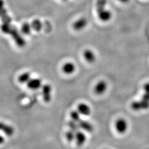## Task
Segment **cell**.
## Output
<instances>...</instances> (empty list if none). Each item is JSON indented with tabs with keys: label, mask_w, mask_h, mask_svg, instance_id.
Segmentation results:
<instances>
[{
	"label": "cell",
	"mask_w": 149,
	"mask_h": 149,
	"mask_svg": "<svg viewBox=\"0 0 149 149\" xmlns=\"http://www.w3.org/2000/svg\"><path fill=\"white\" fill-rule=\"evenodd\" d=\"M5 7V1L4 0H0V11L3 10Z\"/></svg>",
	"instance_id": "7402d4cb"
},
{
	"label": "cell",
	"mask_w": 149,
	"mask_h": 149,
	"mask_svg": "<svg viewBox=\"0 0 149 149\" xmlns=\"http://www.w3.org/2000/svg\"><path fill=\"white\" fill-rule=\"evenodd\" d=\"M120 2H122L123 3H127L130 0H119Z\"/></svg>",
	"instance_id": "cb8c5ba5"
},
{
	"label": "cell",
	"mask_w": 149,
	"mask_h": 149,
	"mask_svg": "<svg viewBox=\"0 0 149 149\" xmlns=\"http://www.w3.org/2000/svg\"><path fill=\"white\" fill-rule=\"evenodd\" d=\"M27 87L32 90H37L42 88V81L39 78L31 79L27 84Z\"/></svg>",
	"instance_id": "52a82bcc"
},
{
	"label": "cell",
	"mask_w": 149,
	"mask_h": 149,
	"mask_svg": "<svg viewBox=\"0 0 149 149\" xmlns=\"http://www.w3.org/2000/svg\"><path fill=\"white\" fill-rule=\"evenodd\" d=\"M84 58L88 63H93L96 61V56L95 53L91 49H86L84 52Z\"/></svg>",
	"instance_id": "4fadbf2b"
},
{
	"label": "cell",
	"mask_w": 149,
	"mask_h": 149,
	"mask_svg": "<svg viewBox=\"0 0 149 149\" xmlns=\"http://www.w3.org/2000/svg\"><path fill=\"white\" fill-rule=\"evenodd\" d=\"M76 66L72 62H66L62 66V71L65 74H71L76 71Z\"/></svg>",
	"instance_id": "7c38bea8"
},
{
	"label": "cell",
	"mask_w": 149,
	"mask_h": 149,
	"mask_svg": "<svg viewBox=\"0 0 149 149\" xmlns=\"http://www.w3.org/2000/svg\"><path fill=\"white\" fill-rule=\"evenodd\" d=\"M32 29L31 24L26 22L23 23L22 26L21 32L23 34L25 35H29L31 32Z\"/></svg>",
	"instance_id": "e0dca14e"
},
{
	"label": "cell",
	"mask_w": 149,
	"mask_h": 149,
	"mask_svg": "<svg viewBox=\"0 0 149 149\" xmlns=\"http://www.w3.org/2000/svg\"><path fill=\"white\" fill-rule=\"evenodd\" d=\"M106 0H98L97 3L98 17L101 21L108 22L112 18V12L105 8Z\"/></svg>",
	"instance_id": "6da1fadb"
},
{
	"label": "cell",
	"mask_w": 149,
	"mask_h": 149,
	"mask_svg": "<svg viewBox=\"0 0 149 149\" xmlns=\"http://www.w3.org/2000/svg\"><path fill=\"white\" fill-rule=\"evenodd\" d=\"M77 111L80 113L81 115L84 116H89L91 114L90 107L85 103H81L78 104Z\"/></svg>",
	"instance_id": "9c48e42d"
},
{
	"label": "cell",
	"mask_w": 149,
	"mask_h": 149,
	"mask_svg": "<svg viewBox=\"0 0 149 149\" xmlns=\"http://www.w3.org/2000/svg\"><path fill=\"white\" fill-rule=\"evenodd\" d=\"M86 140H87L86 135L83 132H81L79 130L76 133L74 140L76 141V145L78 146L81 147L83 146L85 143Z\"/></svg>",
	"instance_id": "8fae6325"
},
{
	"label": "cell",
	"mask_w": 149,
	"mask_h": 149,
	"mask_svg": "<svg viewBox=\"0 0 149 149\" xmlns=\"http://www.w3.org/2000/svg\"><path fill=\"white\" fill-rule=\"evenodd\" d=\"M78 124L80 129H82L84 131L87 133H91L93 131L94 127L93 125L87 120L81 119L78 122Z\"/></svg>",
	"instance_id": "30bf717a"
},
{
	"label": "cell",
	"mask_w": 149,
	"mask_h": 149,
	"mask_svg": "<svg viewBox=\"0 0 149 149\" xmlns=\"http://www.w3.org/2000/svg\"><path fill=\"white\" fill-rule=\"evenodd\" d=\"M115 128L118 133L124 134L128 130V122L124 118H119L115 123Z\"/></svg>",
	"instance_id": "3957f363"
},
{
	"label": "cell",
	"mask_w": 149,
	"mask_h": 149,
	"mask_svg": "<svg viewBox=\"0 0 149 149\" xmlns=\"http://www.w3.org/2000/svg\"><path fill=\"white\" fill-rule=\"evenodd\" d=\"M81 114L80 113L76 111H72L70 113V117L71 118V120H74L76 122H79L81 119L80 117Z\"/></svg>",
	"instance_id": "ffe728a7"
},
{
	"label": "cell",
	"mask_w": 149,
	"mask_h": 149,
	"mask_svg": "<svg viewBox=\"0 0 149 149\" xmlns=\"http://www.w3.org/2000/svg\"><path fill=\"white\" fill-rule=\"evenodd\" d=\"M107 87L108 85L106 81L101 80L96 84L94 88V92L97 95H102L106 92Z\"/></svg>",
	"instance_id": "ba28073f"
},
{
	"label": "cell",
	"mask_w": 149,
	"mask_h": 149,
	"mask_svg": "<svg viewBox=\"0 0 149 149\" xmlns=\"http://www.w3.org/2000/svg\"><path fill=\"white\" fill-rule=\"evenodd\" d=\"M5 142V138L4 137L0 134V145H2Z\"/></svg>",
	"instance_id": "603a6c76"
},
{
	"label": "cell",
	"mask_w": 149,
	"mask_h": 149,
	"mask_svg": "<svg viewBox=\"0 0 149 149\" xmlns=\"http://www.w3.org/2000/svg\"><path fill=\"white\" fill-rule=\"evenodd\" d=\"M143 89L144 94L141 97V100L149 104V82L144 84Z\"/></svg>",
	"instance_id": "9a60e30c"
},
{
	"label": "cell",
	"mask_w": 149,
	"mask_h": 149,
	"mask_svg": "<svg viewBox=\"0 0 149 149\" xmlns=\"http://www.w3.org/2000/svg\"><path fill=\"white\" fill-rule=\"evenodd\" d=\"M68 126L69 127L70 130L76 133L77 131L80 130V128L78 124V123L72 120H71L68 123Z\"/></svg>",
	"instance_id": "d6986e66"
},
{
	"label": "cell",
	"mask_w": 149,
	"mask_h": 149,
	"mask_svg": "<svg viewBox=\"0 0 149 149\" xmlns=\"http://www.w3.org/2000/svg\"><path fill=\"white\" fill-rule=\"evenodd\" d=\"M12 29L13 27H11L10 23H3L1 27L2 32L5 34H10Z\"/></svg>",
	"instance_id": "ac0fdd59"
},
{
	"label": "cell",
	"mask_w": 149,
	"mask_h": 149,
	"mask_svg": "<svg viewBox=\"0 0 149 149\" xmlns=\"http://www.w3.org/2000/svg\"><path fill=\"white\" fill-rule=\"evenodd\" d=\"M131 108L135 111H140L148 109L149 108V104L141 101H135L131 103Z\"/></svg>",
	"instance_id": "277c9868"
},
{
	"label": "cell",
	"mask_w": 149,
	"mask_h": 149,
	"mask_svg": "<svg viewBox=\"0 0 149 149\" xmlns=\"http://www.w3.org/2000/svg\"><path fill=\"white\" fill-rule=\"evenodd\" d=\"M0 132H2L7 136H12L15 133V129L9 124L0 122Z\"/></svg>",
	"instance_id": "5b68a950"
},
{
	"label": "cell",
	"mask_w": 149,
	"mask_h": 149,
	"mask_svg": "<svg viewBox=\"0 0 149 149\" xmlns=\"http://www.w3.org/2000/svg\"><path fill=\"white\" fill-rule=\"evenodd\" d=\"M52 87L49 84H44L42 86V94L43 101L45 103H49L52 100Z\"/></svg>",
	"instance_id": "7a4b0ae2"
},
{
	"label": "cell",
	"mask_w": 149,
	"mask_h": 149,
	"mask_svg": "<svg viewBox=\"0 0 149 149\" xmlns=\"http://www.w3.org/2000/svg\"><path fill=\"white\" fill-rule=\"evenodd\" d=\"M63 1H67V0H63Z\"/></svg>",
	"instance_id": "d4e9b609"
},
{
	"label": "cell",
	"mask_w": 149,
	"mask_h": 149,
	"mask_svg": "<svg viewBox=\"0 0 149 149\" xmlns=\"http://www.w3.org/2000/svg\"><path fill=\"white\" fill-rule=\"evenodd\" d=\"M32 29L37 32H40L42 29V23L39 19H35L31 24Z\"/></svg>",
	"instance_id": "2e32d148"
},
{
	"label": "cell",
	"mask_w": 149,
	"mask_h": 149,
	"mask_svg": "<svg viewBox=\"0 0 149 149\" xmlns=\"http://www.w3.org/2000/svg\"><path fill=\"white\" fill-rule=\"evenodd\" d=\"M75 134H76L75 132L71 130H69V131H68L66 133V134H65V136H66V140L69 142L73 141L75 139Z\"/></svg>",
	"instance_id": "44dd1931"
},
{
	"label": "cell",
	"mask_w": 149,
	"mask_h": 149,
	"mask_svg": "<svg viewBox=\"0 0 149 149\" xmlns=\"http://www.w3.org/2000/svg\"><path fill=\"white\" fill-rule=\"evenodd\" d=\"M31 74L28 72H26L18 76V81L22 84H27V82L31 80Z\"/></svg>",
	"instance_id": "5bb4252c"
},
{
	"label": "cell",
	"mask_w": 149,
	"mask_h": 149,
	"mask_svg": "<svg viewBox=\"0 0 149 149\" xmlns=\"http://www.w3.org/2000/svg\"><path fill=\"white\" fill-rule=\"evenodd\" d=\"M88 24V21L85 17H81L74 22L72 24L73 29L76 31H81L85 28Z\"/></svg>",
	"instance_id": "8992f818"
}]
</instances>
